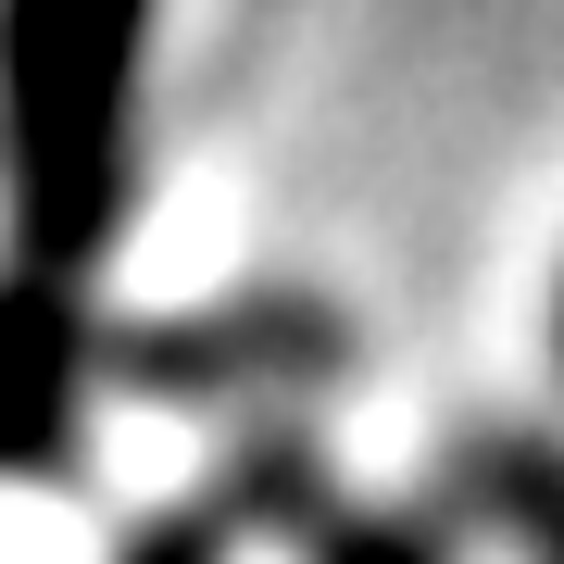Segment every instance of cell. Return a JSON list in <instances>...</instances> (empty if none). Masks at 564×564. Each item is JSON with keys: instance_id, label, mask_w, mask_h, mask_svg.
I'll return each instance as SVG.
<instances>
[{"instance_id": "cell-1", "label": "cell", "mask_w": 564, "mask_h": 564, "mask_svg": "<svg viewBox=\"0 0 564 564\" xmlns=\"http://www.w3.org/2000/svg\"><path fill=\"white\" fill-rule=\"evenodd\" d=\"M163 0H0V239L88 276L139 214V76Z\"/></svg>"}, {"instance_id": "cell-2", "label": "cell", "mask_w": 564, "mask_h": 564, "mask_svg": "<svg viewBox=\"0 0 564 564\" xmlns=\"http://www.w3.org/2000/svg\"><path fill=\"white\" fill-rule=\"evenodd\" d=\"M351 314L314 302V289H239V302H188V314H151L101 339V377L151 414H289L314 389L351 377Z\"/></svg>"}, {"instance_id": "cell-3", "label": "cell", "mask_w": 564, "mask_h": 564, "mask_svg": "<svg viewBox=\"0 0 564 564\" xmlns=\"http://www.w3.org/2000/svg\"><path fill=\"white\" fill-rule=\"evenodd\" d=\"M88 377H101V339H88V314H76V276L0 263V489L76 464Z\"/></svg>"}, {"instance_id": "cell-4", "label": "cell", "mask_w": 564, "mask_h": 564, "mask_svg": "<svg viewBox=\"0 0 564 564\" xmlns=\"http://www.w3.org/2000/svg\"><path fill=\"white\" fill-rule=\"evenodd\" d=\"M440 527H477L514 564H564V440L552 426H464L426 489Z\"/></svg>"}, {"instance_id": "cell-5", "label": "cell", "mask_w": 564, "mask_h": 564, "mask_svg": "<svg viewBox=\"0 0 564 564\" xmlns=\"http://www.w3.org/2000/svg\"><path fill=\"white\" fill-rule=\"evenodd\" d=\"M464 527H440L426 502H326L302 540H289V564H452Z\"/></svg>"}, {"instance_id": "cell-6", "label": "cell", "mask_w": 564, "mask_h": 564, "mask_svg": "<svg viewBox=\"0 0 564 564\" xmlns=\"http://www.w3.org/2000/svg\"><path fill=\"white\" fill-rule=\"evenodd\" d=\"M226 552H239V540H226V527H214L202 502H176V514H139V527L113 540V564H226Z\"/></svg>"}, {"instance_id": "cell-7", "label": "cell", "mask_w": 564, "mask_h": 564, "mask_svg": "<svg viewBox=\"0 0 564 564\" xmlns=\"http://www.w3.org/2000/svg\"><path fill=\"white\" fill-rule=\"evenodd\" d=\"M552 377H564V302H552Z\"/></svg>"}]
</instances>
